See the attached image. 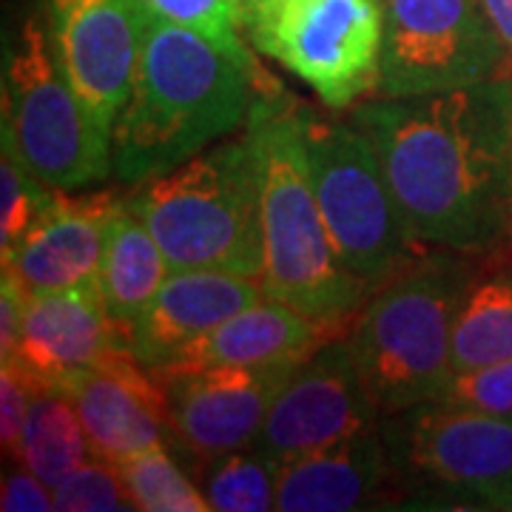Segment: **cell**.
<instances>
[{
  "label": "cell",
  "mask_w": 512,
  "mask_h": 512,
  "mask_svg": "<svg viewBox=\"0 0 512 512\" xmlns=\"http://www.w3.org/2000/svg\"><path fill=\"white\" fill-rule=\"evenodd\" d=\"M52 493H55V510L60 512L134 510L117 464L100 456L83 461L57 487H52Z\"/></svg>",
  "instance_id": "cell-27"
},
{
  "label": "cell",
  "mask_w": 512,
  "mask_h": 512,
  "mask_svg": "<svg viewBox=\"0 0 512 512\" xmlns=\"http://www.w3.org/2000/svg\"><path fill=\"white\" fill-rule=\"evenodd\" d=\"M242 29L325 109H356L379 94L384 0H242Z\"/></svg>",
  "instance_id": "cell-8"
},
{
  "label": "cell",
  "mask_w": 512,
  "mask_h": 512,
  "mask_svg": "<svg viewBox=\"0 0 512 512\" xmlns=\"http://www.w3.org/2000/svg\"><path fill=\"white\" fill-rule=\"evenodd\" d=\"M276 478L279 467L251 444L214 458L194 481L200 484L211 510L268 512L276 510Z\"/></svg>",
  "instance_id": "cell-23"
},
{
  "label": "cell",
  "mask_w": 512,
  "mask_h": 512,
  "mask_svg": "<svg viewBox=\"0 0 512 512\" xmlns=\"http://www.w3.org/2000/svg\"><path fill=\"white\" fill-rule=\"evenodd\" d=\"M265 296L256 276L188 268L171 271L148 308L128 328V350L146 367L165 365L185 345Z\"/></svg>",
  "instance_id": "cell-19"
},
{
  "label": "cell",
  "mask_w": 512,
  "mask_h": 512,
  "mask_svg": "<svg viewBox=\"0 0 512 512\" xmlns=\"http://www.w3.org/2000/svg\"><path fill=\"white\" fill-rule=\"evenodd\" d=\"M376 427H382V413L342 336L293 367L256 433L254 447L276 467H285Z\"/></svg>",
  "instance_id": "cell-11"
},
{
  "label": "cell",
  "mask_w": 512,
  "mask_h": 512,
  "mask_svg": "<svg viewBox=\"0 0 512 512\" xmlns=\"http://www.w3.org/2000/svg\"><path fill=\"white\" fill-rule=\"evenodd\" d=\"M507 77L481 0H384L379 97L456 92Z\"/></svg>",
  "instance_id": "cell-10"
},
{
  "label": "cell",
  "mask_w": 512,
  "mask_h": 512,
  "mask_svg": "<svg viewBox=\"0 0 512 512\" xmlns=\"http://www.w3.org/2000/svg\"><path fill=\"white\" fill-rule=\"evenodd\" d=\"M123 200L114 191L74 194L57 188L46 214L35 222L3 265L29 296L97 285L106 231Z\"/></svg>",
  "instance_id": "cell-16"
},
{
  "label": "cell",
  "mask_w": 512,
  "mask_h": 512,
  "mask_svg": "<svg viewBox=\"0 0 512 512\" xmlns=\"http://www.w3.org/2000/svg\"><path fill=\"white\" fill-rule=\"evenodd\" d=\"M379 148L410 234L427 248L487 256L512 239V80L379 97L353 109Z\"/></svg>",
  "instance_id": "cell-1"
},
{
  "label": "cell",
  "mask_w": 512,
  "mask_h": 512,
  "mask_svg": "<svg viewBox=\"0 0 512 512\" xmlns=\"http://www.w3.org/2000/svg\"><path fill=\"white\" fill-rule=\"evenodd\" d=\"M302 134L330 242L367 291L376 293L433 251L410 234L365 128L302 106Z\"/></svg>",
  "instance_id": "cell-6"
},
{
  "label": "cell",
  "mask_w": 512,
  "mask_h": 512,
  "mask_svg": "<svg viewBox=\"0 0 512 512\" xmlns=\"http://www.w3.org/2000/svg\"><path fill=\"white\" fill-rule=\"evenodd\" d=\"M126 350L128 333L109 316L100 288L83 285L29 296L15 359L43 387L60 390L72 376Z\"/></svg>",
  "instance_id": "cell-15"
},
{
  "label": "cell",
  "mask_w": 512,
  "mask_h": 512,
  "mask_svg": "<svg viewBox=\"0 0 512 512\" xmlns=\"http://www.w3.org/2000/svg\"><path fill=\"white\" fill-rule=\"evenodd\" d=\"M0 126L3 140L52 188L80 191L114 174L111 131L74 92L40 20H26L6 49Z\"/></svg>",
  "instance_id": "cell-7"
},
{
  "label": "cell",
  "mask_w": 512,
  "mask_h": 512,
  "mask_svg": "<svg viewBox=\"0 0 512 512\" xmlns=\"http://www.w3.org/2000/svg\"><path fill=\"white\" fill-rule=\"evenodd\" d=\"M57 188L46 185L18 151L3 140L0 154V262L6 265L35 222L46 214Z\"/></svg>",
  "instance_id": "cell-25"
},
{
  "label": "cell",
  "mask_w": 512,
  "mask_h": 512,
  "mask_svg": "<svg viewBox=\"0 0 512 512\" xmlns=\"http://www.w3.org/2000/svg\"><path fill=\"white\" fill-rule=\"evenodd\" d=\"M171 274L163 248L126 202L114 211L106 231L103 259L97 288L106 302L109 316L126 330L146 311L148 302L163 288L165 276Z\"/></svg>",
  "instance_id": "cell-20"
},
{
  "label": "cell",
  "mask_w": 512,
  "mask_h": 512,
  "mask_svg": "<svg viewBox=\"0 0 512 512\" xmlns=\"http://www.w3.org/2000/svg\"><path fill=\"white\" fill-rule=\"evenodd\" d=\"M60 390L80 413L92 456L120 464L154 444H168L165 387L131 350L77 373Z\"/></svg>",
  "instance_id": "cell-14"
},
{
  "label": "cell",
  "mask_w": 512,
  "mask_h": 512,
  "mask_svg": "<svg viewBox=\"0 0 512 512\" xmlns=\"http://www.w3.org/2000/svg\"><path fill=\"white\" fill-rule=\"evenodd\" d=\"M441 402L490 416H512V359L453 373Z\"/></svg>",
  "instance_id": "cell-28"
},
{
  "label": "cell",
  "mask_w": 512,
  "mask_h": 512,
  "mask_svg": "<svg viewBox=\"0 0 512 512\" xmlns=\"http://www.w3.org/2000/svg\"><path fill=\"white\" fill-rule=\"evenodd\" d=\"M134 510L143 512H208L211 504L191 473L168 453V444H154L117 464Z\"/></svg>",
  "instance_id": "cell-24"
},
{
  "label": "cell",
  "mask_w": 512,
  "mask_h": 512,
  "mask_svg": "<svg viewBox=\"0 0 512 512\" xmlns=\"http://www.w3.org/2000/svg\"><path fill=\"white\" fill-rule=\"evenodd\" d=\"M12 458L49 487H57L72 470L92 458L86 427L63 390L46 387L37 393Z\"/></svg>",
  "instance_id": "cell-21"
},
{
  "label": "cell",
  "mask_w": 512,
  "mask_h": 512,
  "mask_svg": "<svg viewBox=\"0 0 512 512\" xmlns=\"http://www.w3.org/2000/svg\"><path fill=\"white\" fill-rule=\"evenodd\" d=\"M512 359V268L476 274L453 325V370Z\"/></svg>",
  "instance_id": "cell-22"
},
{
  "label": "cell",
  "mask_w": 512,
  "mask_h": 512,
  "mask_svg": "<svg viewBox=\"0 0 512 512\" xmlns=\"http://www.w3.org/2000/svg\"><path fill=\"white\" fill-rule=\"evenodd\" d=\"M171 271L214 268L262 279L259 148L254 128L137 183L126 197Z\"/></svg>",
  "instance_id": "cell-4"
},
{
  "label": "cell",
  "mask_w": 512,
  "mask_h": 512,
  "mask_svg": "<svg viewBox=\"0 0 512 512\" xmlns=\"http://www.w3.org/2000/svg\"><path fill=\"white\" fill-rule=\"evenodd\" d=\"M151 15L197 29L242 60H256L242 40V0H140Z\"/></svg>",
  "instance_id": "cell-26"
},
{
  "label": "cell",
  "mask_w": 512,
  "mask_h": 512,
  "mask_svg": "<svg viewBox=\"0 0 512 512\" xmlns=\"http://www.w3.org/2000/svg\"><path fill=\"white\" fill-rule=\"evenodd\" d=\"M476 268L433 248L373 293L345 336L356 370L384 416L441 399L453 379V325Z\"/></svg>",
  "instance_id": "cell-5"
},
{
  "label": "cell",
  "mask_w": 512,
  "mask_h": 512,
  "mask_svg": "<svg viewBox=\"0 0 512 512\" xmlns=\"http://www.w3.org/2000/svg\"><path fill=\"white\" fill-rule=\"evenodd\" d=\"M143 23L146 9L140 0H49L57 60L106 131H114L131 94Z\"/></svg>",
  "instance_id": "cell-13"
},
{
  "label": "cell",
  "mask_w": 512,
  "mask_h": 512,
  "mask_svg": "<svg viewBox=\"0 0 512 512\" xmlns=\"http://www.w3.org/2000/svg\"><path fill=\"white\" fill-rule=\"evenodd\" d=\"M259 148L262 288L319 322L353 325L373 296L330 242L313 194L302 106L288 94H262L248 120Z\"/></svg>",
  "instance_id": "cell-3"
},
{
  "label": "cell",
  "mask_w": 512,
  "mask_h": 512,
  "mask_svg": "<svg viewBox=\"0 0 512 512\" xmlns=\"http://www.w3.org/2000/svg\"><path fill=\"white\" fill-rule=\"evenodd\" d=\"M407 498L382 427L279 467L276 510L350 512L396 507Z\"/></svg>",
  "instance_id": "cell-17"
},
{
  "label": "cell",
  "mask_w": 512,
  "mask_h": 512,
  "mask_svg": "<svg viewBox=\"0 0 512 512\" xmlns=\"http://www.w3.org/2000/svg\"><path fill=\"white\" fill-rule=\"evenodd\" d=\"M26 302L29 293L18 285L12 274L0 276V359L15 356L23 333V319H26Z\"/></svg>",
  "instance_id": "cell-31"
},
{
  "label": "cell",
  "mask_w": 512,
  "mask_h": 512,
  "mask_svg": "<svg viewBox=\"0 0 512 512\" xmlns=\"http://www.w3.org/2000/svg\"><path fill=\"white\" fill-rule=\"evenodd\" d=\"M353 325L319 322L291 305L262 296L222 325L185 345L165 365L151 367L157 376L188 373L200 367H279L302 365L322 345L348 336Z\"/></svg>",
  "instance_id": "cell-18"
},
{
  "label": "cell",
  "mask_w": 512,
  "mask_h": 512,
  "mask_svg": "<svg viewBox=\"0 0 512 512\" xmlns=\"http://www.w3.org/2000/svg\"><path fill=\"white\" fill-rule=\"evenodd\" d=\"M0 510L3 512H49L55 510V493L52 487L37 478L32 470L18 467L15 473L3 478L0 493Z\"/></svg>",
  "instance_id": "cell-30"
},
{
  "label": "cell",
  "mask_w": 512,
  "mask_h": 512,
  "mask_svg": "<svg viewBox=\"0 0 512 512\" xmlns=\"http://www.w3.org/2000/svg\"><path fill=\"white\" fill-rule=\"evenodd\" d=\"M271 92L279 86L256 60L146 9L137 74L111 131L114 177L137 185L183 165L242 131Z\"/></svg>",
  "instance_id": "cell-2"
},
{
  "label": "cell",
  "mask_w": 512,
  "mask_h": 512,
  "mask_svg": "<svg viewBox=\"0 0 512 512\" xmlns=\"http://www.w3.org/2000/svg\"><path fill=\"white\" fill-rule=\"evenodd\" d=\"M293 367L217 365L171 376L151 370L168 396V444L191 476L214 458L254 444Z\"/></svg>",
  "instance_id": "cell-12"
},
{
  "label": "cell",
  "mask_w": 512,
  "mask_h": 512,
  "mask_svg": "<svg viewBox=\"0 0 512 512\" xmlns=\"http://www.w3.org/2000/svg\"><path fill=\"white\" fill-rule=\"evenodd\" d=\"M0 444L6 458L15 456L20 430L40 390H46L18 359H0Z\"/></svg>",
  "instance_id": "cell-29"
},
{
  "label": "cell",
  "mask_w": 512,
  "mask_h": 512,
  "mask_svg": "<svg viewBox=\"0 0 512 512\" xmlns=\"http://www.w3.org/2000/svg\"><path fill=\"white\" fill-rule=\"evenodd\" d=\"M487 18L493 23V32L504 49L507 60V77L512 80V0H481Z\"/></svg>",
  "instance_id": "cell-32"
},
{
  "label": "cell",
  "mask_w": 512,
  "mask_h": 512,
  "mask_svg": "<svg viewBox=\"0 0 512 512\" xmlns=\"http://www.w3.org/2000/svg\"><path fill=\"white\" fill-rule=\"evenodd\" d=\"M382 436L407 490L512 510V416L436 399L384 416Z\"/></svg>",
  "instance_id": "cell-9"
}]
</instances>
